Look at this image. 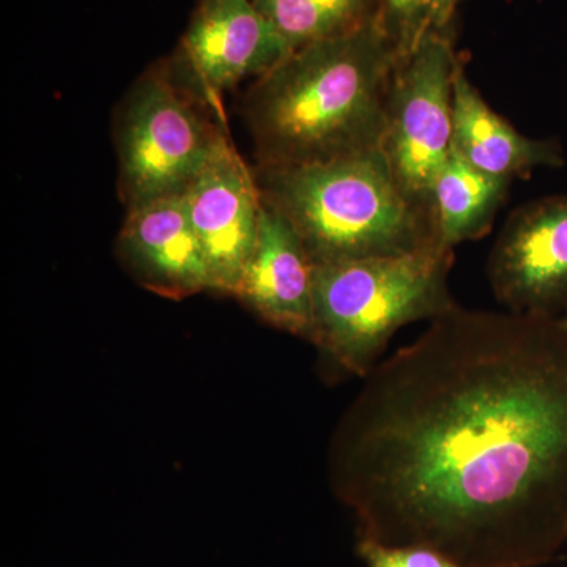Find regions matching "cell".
<instances>
[{"instance_id": "1", "label": "cell", "mask_w": 567, "mask_h": 567, "mask_svg": "<svg viewBox=\"0 0 567 567\" xmlns=\"http://www.w3.org/2000/svg\"><path fill=\"white\" fill-rule=\"evenodd\" d=\"M331 481L358 539L464 567H535L567 540V320L454 306L380 361Z\"/></svg>"}, {"instance_id": "2", "label": "cell", "mask_w": 567, "mask_h": 567, "mask_svg": "<svg viewBox=\"0 0 567 567\" xmlns=\"http://www.w3.org/2000/svg\"><path fill=\"white\" fill-rule=\"evenodd\" d=\"M401 55L379 20L290 52L245 99L259 166H309L383 151Z\"/></svg>"}, {"instance_id": "3", "label": "cell", "mask_w": 567, "mask_h": 567, "mask_svg": "<svg viewBox=\"0 0 567 567\" xmlns=\"http://www.w3.org/2000/svg\"><path fill=\"white\" fill-rule=\"evenodd\" d=\"M256 181L264 203L290 223L316 267L442 246L434 212L402 189L383 151L309 166H259Z\"/></svg>"}, {"instance_id": "4", "label": "cell", "mask_w": 567, "mask_h": 567, "mask_svg": "<svg viewBox=\"0 0 567 567\" xmlns=\"http://www.w3.org/2000/svg\"><path fill=\"white\" fill-rule=\"evenodd\" d=\"M453 265L454 249L435 246L316 267L309 342L336 368L365 379L401 328L432 322L457 305Z\"/></svg>"}, {"instance_id": "5", "label": "cell", "mask_w": 567, "mask_h": 567, "mask_svg": "<svg viewBox=\"0 0 567 567\" xmlns=\"http://www.w3.org/2000/svg\"><path fill=\"white\" fill-rule=\"evenodd\" d=\"M221 132L178 87L173 63L145 71L115 123L118 193L126 208L185 192Z\"/></svg>"}, {"instance_id": "6", "label": "cell", "mask_w": 567, "mask_h": 567, "mask_svg": "<svg viewBox=\"0 0 567 567\" xmlns=\"http://www.w3.org/2000/svg\"><path fill=\"white\" fill-rule=\"evenodd\" d=\"M461 61L453 25L434 29L401 55L388 95L383 153L402 189L432 212V186L453 148L454 76Z\"/></svg>"}, {"instance_id": "7", "label": "cell", "mask_w": 567, "mask_h": 567, "mask_svg": "<svg viewBox=\"0 0 567 567\" xmlns=\"http://www.w3.org/2000/svg\"><path fill=\"white\" fill-rule=\"evenodd\" d=\"M492 292L507 311L561 317L567 312V196L518 207L487 260Z\"/></svg>"}, {"instance_id": "8", "label": "cell", "mask_w": 567, "mask_h": 567, "mask_svg": "<svg viewBox=\"0 0 567 567\" xmlns=\"http://www.w3.org/2000/svg\"><path fill=\"white\" fill-rule=\"evenodd\" d=\"M181 196L204 249L212 290L234 295L256 245L262 196L256 174L224 130Z\"/></svg>"}, {"instance_id": "9", "label": "cell", "mask_w": 567, "mask_h": 567, "mask_svg": "<svg viewBox=\"0 0 567 567\" xmlns=\"http://www.w3.org/2000/svg\"><path fill=\"white\" fill-rule=\"evenodd\" d=\"M252 0H200L183 35L177 62L224 122L221 96L246 78H262L290 54Z\"/></svg>"}, {"instance_id": "10", "label": "cell", "mask_w": 567, "mask_h": 567, "mask_svg": "<svg viewBox=\"0 0 567 567\" xmlns=\"http://www.w3.org/2000/svg\"><path fill=\"white\" fill-rule=\"evenodd\" d=\"M117 252L128 274L159 297L183 300L212 290L204 249L181 194L128 208Z\"/></svg>"}, {"instance_id": "11", "label": "cell", "mask_w": 567, "mask_h": 567, "mask_svg": "<svg viewBox=\"0 0 567 567\" xmlns=\"http://www.w3.org/2000/svg\"><path fill=\"white\" fill-rule=\"evenodd\" d=\"M316 265L290 223L264 203L259 230L235 297L264 322L309 341Z\"/></svg>"}, {"instance_id": "12", "label": "cell", "mask_w": 567, "mask_h": 567, "mask_svg": "<svg viewBox=\"0 0 567 567\" xmlns=\"http://www.w3.org/2000/svg\"><path fill=\"white\" fill-rule=\"evenodd\" d=\"M453 125V152L481 173L513 182L539 167L565 166L558 141L525 136L488 106L466 76L464 61L454 76Z\"/></svg>"}, {"instance_id": "13", "label": "cell", "mask_w": 567, "mask_h": 567, "mask_svg": "<svg viewBox=\"0 0 567 567\" xmlns=\"http://www.w3.org/2000/svg\"><path fill=\"white\" fill-rule=\"evenodd\" d=\"M509 185L507 178L481 173L451 148L450 158L432 186L440 245L454 249L483 238L505 203Z\"/></svg>"}, {"instance_id": "14", "label": "cell", "mask_w": 567, "mask_h": 567, "mask_svg": "<svg viewBox=\"0 0 567 567\" xmlns=\"http://www.w3.org/2000/svg\"><path fill=\"white\" fill-rule=\"evenodd\" d=\"M292 48L336 39L377 20V0H252Z\"/></svg>"}, {"instance_id": "15", "label": "cell", "mask_w": 567, "mask_h": 567, "mask_svg": "<svg viewBox=\"0 0 567 567\" xmlns=\"http://www.w3.org/2000/svg\"><path fill=\"white\" fill-rule=\"evenodd\" d=\"M379 20L401 54L412 51L425 33L454 24L451 0H377Z\"/></svg>"}, {"instance_id": "16", "label": "cell", "mask_w": 567, "mask_h": 567, "mask_svg": "<svg viewBox=\"0 0 567 567\" xmlns=\"http://www.w3.org/2000/svg\"><path fill=\"white\" fill-rule=\"evenodd\" d=\"M357 554L365 567H464L431 548L385 546L371 539H357Z\"/></svg>"}, {"instance_id": "17", "label": "cell", "mask_w": 567, "mask_h": 567, "mask_svg": "<svg viewBox=\"0 0 567 567\" xmlns=\"http://www.w3.org/2000/svg\"><path fill=\"white\" fill-rule=\"evenodd\" d=\"M451 2H453L454 7H456L457 9V7L461 6V3L464 2V0H451Z\"/></svg>"}, {"instance_id": "18", "label": "cell", "mask_w": 567, "mask_h": 567, "mask_svg": "<svg viewBox=\"0 0 567 567\" xmlns=\"http://www.w3.org/2000/svg\"><path fill=\"white\" fill-rule=\"evenodd\" d=\"M561 317H563V319H566V320H567V312H566V315H565V316H561Z\"/></svg>"}]
</instances>
